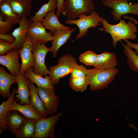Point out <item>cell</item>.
Returning a JSON list of instances; mask_svg holds the SVG:
<instances>
[{
  "label": "cell",
  "instance_id": "1",
  "mask_svg": "<svg viewBox=\"0 0 138 138\" xmlns=\"http://www.w3.org/2000/svg\"><path fill=\"white\" fill-rule=\"evenodd\" d=\"M119 20V23L112 25L104 18L101 22L102 24V27L98 28L100 31H104L110 34L114 48L118 41L128 39L134 40L137 38L136 33L137 30L136 24L130 20L127 22L123 19H120Z\"/></svg>",
  "mask_w": 138,
  "mask_h": 138
},
{
  "label": "cell",
  "instance_id": "2",
  "mask_svg": "<svg viewBox=\"0 0 138 138\" xmlns=\"http://www.w3.org/2000/svg\"><path fill=\"white\" fill-rule=\"evenodd\" d=\"M86 76L91 90L96 91L106 88L114 80L119 70L116 68L110 69H89Z\"/></svg>",
  "mask_w": 138,
  "mask_h": 138
},
{
  "label": "cell",
  "instance_id": "3",
  "mask_svg": "<svg viewBox=\"0 0 138 138\" xmlns=\"http://www.w3.org/2000/svg\"><path fill=\"white\" fill-rule=\"evenodd\" d=\"M77 63L76 58L72 55H63L58 59L57 64L49 68V75L53 85H57L60 79L71 73L73 67Z\"/></svg>",
  "mask_w": 138,
  "mask_h": 138
},
{
  "label": "cell",
  "instance_id": "4",
  "mask_svg": "<svg viewBox=\"0 0 138 138\" xmlns=\"http://www.w3.org/2000/svg\"><path fill=\"white\" fill-rule=\"evenodd\" d=\"M95 8L91 0H65L64 9L62 13L67 19H74L83 14L89 15Z\"/></svg>",
  "mask_w": 138,
  "mask_h": 138
},
{
  "label": "cell",
  "instance_id": "5",
  "mask_svg": "<svg viewBox=\"0 0 138 138\" xmlns=\"http://www.w3.org/2000/svg\"><path fill=\"white\" fill-rule=\"evenodd\" d=\"M77 20L67 19L65 22L66 24H74L79 29V32L76 36L75 40L82 38L86 36L89 28H96L100 25V22L104 19L100 16L95 11H93L89 15L83 14L79 15Z\"/></svg>",
  "mask_w": 138,
  "mask_h": 138
},
{
  "label": "cell",
  "instance_id": "6",
  "mask_svg": "<svg viewBox=\"0 0 138 138\" xmlns=\"http://www.w3.org/2000/svg\"><path fill=\"white\" fill-rule=\"evenodd\" d=\"M129 0H103V4L112 9L111 12L114 19L119 20L122 16L127 14L138 15V3H129Z\"/></svg>",
  "mask_w": 138,
  "mask_h": 138
},
{
  "label": "cell",
  "instance_id": "7",
  "mask_svg": "<svg viewBox=\"0 0 138 138\" xmlns=\"http://www.w3.org/2000/svg\"><path fill=\"white\" fill-rule=\"evenodd\" d=\"M63 114L60 112L48 118L35 120L36 132L32 138H55V125Z\"/></svg>",
  "mask_w": 138,
  "mask_h": 138
},
{
  "label": "cell",
  "instance_id": "8",
  "mask_svg": "<svg viewBox=\"0 0 138 138\" xmlns=\"http://www.w3.org/2000/svg\"><path fill=\"white\" fill-rule=\"evenodd\" d=\"M32 52L35 62L33 71L42 76L49 75V71L45 64L46 55L50 51V48L45 44L32 42Z\"/></svg>",
  "mask_w": 138,
  "mask_h": 138
},
{
  "label": "cell",
  "instance_id": "9",
  "mask_svg": "<svg viewBox=\"0 0 138 138\" xmlns=\"http://www.w3.org/2000/svg\"><path fill=\"white\" fill-rule=\"evenodd\" d=\"M39 95L49 114L52 115L57 112L60 103V97L56 95L55 87L45 88L37 87Z\"/></svg>",
  "mask_w": 138,
  "mask_h": 138
},
{
  "label": "cell",
  "instance_id": "10",
  "mask_svg": "<svg viewBox=\"0 0 138 138\" xmlns=\"http://www.w3.org/2000/svg\"><path fill=\"white\" fill-rule=\"evenodd\" d=\"M32 42L45 44L52 42L54 38L51 32H48L41 21H32L27 32Z\"/></svg>",
  "mask_w": 138,
  "mask_h": 138
},
{
  "label": "cell",
  "instance_id": "11",
  "mask_svg": "<svg viewBox=\"0 0 138 138\" xmlns=\"http://www.w3.org/2000/svg\"><path fill=\"white\" fill-rule=\"evenodd\" d=\"M20 57L19 50L14 49L5 55H0V64L7 68L10 74L16 76L21 66L19 61Z\"/></svg>",
  "mask_w": 138,
  "mask_h": 138
},
{
  "label": "cell",
  "instance_id": "12",
  "mask_svg": "<svg viewBox=\"0 0 138 138\" xmlns=\"http://www.w3.org/2000/svg\"><path fill=\"white\" fill-rule=\"evenodd\" d=\"M32 42L30 37L27 34L26 40L22 47L19 50L21 61L19 73L23 74L30 67H34L35 62L32 52Z\"/></svg>",
  "mask_w": 138,
  "mask_h": 138
},
{
  "label": "cell",
  "instance_id": "13",
  "mask_svg": "<svg viewBox=\"0 0 138 138\" xmlns=\"http://www.w3.org/2000/svg\"><path fill=\"white\" fill-rule=\"evenodd\" d=\"M15 78L18 85L16 94L17 101H19V104H30V90L29 84L30 80L23 74L19 73Z\"/></svg>",
  "mask_w": 138,
  "mask_h": 138
},
{
  "label": "cell",
  "instance_id": "14",
  "mask_svg": "<svg viewBox=\"0 0 138 138\" xmlns=\"http://www.w3.org/2000/svg\"><path fill=\"white\" fill-rule=\"evenodd\" d=\"M31 22L26 17L21 18L19 26L12 33L15 38V41L13 44V49L19 50L22 47L26 40L27 32Z\"/></svg>",
  "mask_w": 138,
  "mask_h": 138
},
{
  "label": "cell",
  "instance_id": "15",
  "mask_svg": "<svg viewBox=\"0 0 138 138\" xmlns=\"http://www.w3.org/2000/svg\"><path fill=\"white\" fill-rule=\"evenodd\" d=\"M28 119L18 110H12L8 111L5 117L8 129L12 134L15 135Z\"/></svg>",
  "mask_w": 138,
  "mask_h": 138
},
{
  "label": "cell",
  "instance_id": "16",
  "mask_svg": "<svg viewBox=\"0 0 138 138\" xmlns=\"http://www.w3.org/2000/svg\"><path fill=\"white\" fill-rule=\"evenodd\" d=\"M75 30V28L61 29L57 30L52 34L54 39L52 42V46L50 48V51L52 52L53 57H55L57 56V52L59 49L67 41L72 33Z\"/></svg>",
  "mask_w": 138,
  "mask_h": 138
},
{
  "label": "cell",
  "instance_id": "17",
  "mask_svg": "<svg viewBox=\"0 0 138 138\" xmlns=\"http://www.w3.org/2000/svg\"><path fill=\"white\" fill-rule=\"evenodd\" d=\"M29 86L30 92V105L39 115L42 118L47 117L49 114L40 97L37 88L30 80Z\"/></svg>",
  "mask_w": 138,
  "mask_h": 138
},
{
  "label": "cell",
  "instance_id": "18",
  "mask_svg": "<svg viewBox=\"0 0 138 138\" xmlns=\"http://www.w3.org/2000/svg\"><path fill=\"white\" fill-rule=\"evenodd\" d=\"M117 60L114 53L108 51L103 52L97 54L95 68L102 69H110L116 68Z\"/></svg>",
  "mask_w": 138,
  "mask_h": 138
},
{
  "label": "cell",
  "instance_id": "19",
  "mask_svg": "<svg viewBox=\"0 0 138 138\" xmlns=\"http://www.w3.org/2000/svg\"><path fill=\"white\" fill-rule=\"evenodd\" d=\"M5 0L21 18L30 16L32 9V0Z\"/></svg>",
  "mask_w": 138,
  "mask_h": 138
},
{
  "label": "cell",
  "instance_id": "20",
  "mask_svg": "<svg viewBox=\"0 0 138 138\" xmlns=\"http://www.w3.org/2000/svg\"><path fill=\"white\" fill-rule=\"evenodd\" d=\"M16 76L8 74L2 66L0 67V94L8 98L11 93L10 89L12 85L17 83Z\"/></svg>",
  "mask_w": 138,
  "mask_h": 138
},
{
  "label": "cell",
  "instance_id": "21",
  "mask_svg": "<svg viewBox=\"0 0 138 138\" xmlns=\"http://www.w3.org/2000/svg\"><path fill=\"white\" fill-rule=\"evenodd\" d=\"M33 67H29L23 74L30 81L36 84L37 87L48 89L55 87L51 82L49 75H47L44 78L42 76L33 72Z\"/></svg>",
  "mask_w": 138,
  "mask_h": 138
},
{
  "label": "cell",
  "instance_id": "22",
  "mask_svg": "<svg viewBox=\"0 0 138 138\" xmlns=\"http://www.w3.org/2000/svg\"><path fill=\"white\" fill-rule=\"evenodd\" d=\"M55 10L49 12L41 22L46 29L49 30L52 34L57 30L61 29H68L71 28L63 25L60 22Z\"/></svg>",
  "mask_w": 138,
  "mask_h": 138
},
{
  "label": "cell",
  "instance_id": "23",
  "mask_svg": "<svg viewBox=\"0 0 138 138\" xmlns=\"http://www.w3.org/2000/svg\"><path fill=\"white\" fill-rule=\"evenodd\" d=\"M17 100H14L11 103L8 110H16L21 113L29 119L38 120L43 118L39 115L30 104L21 105L18 103Z\"/></svg>",
  "mask_w": 138,
  "mask_h": 138
},
{
  "label": "cell",
  "instance_id": "24",
  "mask_svg": "<svg viewBox=\"0 0 138 138\" xmlns=\"http://www.w3.org/2000/svg\"><path fill=\"white\" fill-rule=\"evenodd\" d=\"M17 89H13L8 99L6 101L3 100L0 105V134L7 129L5 121V117L10 104L15 98Z\"/></svg>",
  "mask_w": 138,
  "mask_h": 138
},
{
  "label": "cell",
  "instance_id": "25",
  "mask_svg": "<svg viewBox=\"0 0 138 138\" xmlns=\"http://www.w3.org/2000/svg\"><path fill=\"white\" fill-rule=\"evenodd\" d=\"M36 130L35 120L28 118L16 133V137L32 138Z\"/></svg>",
  "mask_w": 138,
  "mask_h": 138
},
{
  "label": "cell",
  "instance_id": "26",
  "mask_svg": "<svg viewBox=\"0 0 138 138\" xmlns=\"http://www.w3.org/2000/svg\"><path fill=\"white\" fill-rule=\"evenodd\" d=\"M0 14L4 18L14 25L19 24L21 18L13 10L5 0H3L0 2Z\"/></svg>",
  "mask_w": 138,
  "mask_h": 138
},
{
  "label": "cell",
  "instance_id": "27",
  "mask_svg": "<svg viewBox=\"0 0 138 138\" xmlns=\"http://www.w3.org/2000/svg\"><path fill=\"white\" fill-rule=\"evenodd\" d=\"M57 6V0H49L47 3L42 5L39 10L35 13L34 16L30 17L29 20L32 22H41L49 12L55 10Z\"/></svg>",
  "mask_w": 138,
  "mask_h": 138
},
{
  "label": "cell",
  "instance_id": "28",
  "mask_svg": "<svg viewBox=\"0 0 138 138\" xmlns=\"http://www.w3.org/2000/svg\"><path fill=\"white\" fill-rule=\"evenodd\" d=\"M124 48V53L127 58V62L130 69L138 73V56L132 49L121 43Z\"/></svg>",
  "mask_w": 138,
  "mask_h": 138
},
{
  "label": "cell",
  "instance_id": "29",
  "mask_svg": "<svg viewBox=\"0 0 138 138\" xmlns=\"http://www.w3.org/2000/svg\"><path fill=\"white\" fill-rule=\"evenodd\" d=\"M69 84L71 88L77 92H83L88 85L86 76L80 78L70 77Z\"/></svg>",
  "mask_w": 138,
  "mask_h": 138
},
{
  "label": "cell",
  "instance_id": "30",
  "mask_svg": "<svg viewBox=\"0 0 138 138\" xmlns=\"http://www.w3.org/2000/svg\"><path fill=\"white\" fill-rule=\"evenodd\" d=\"M97 54L92 51H87L79 55V59L87 66H94L96 61Z\"/></svg>",
  "mask_w": 138,
  "mask_h": 138
},
{
  "label": "cell",
  "instance_id": "31",
  "mask_svg": "<svg viewBox=\"0 0 138 138\" xmlns=\"http://www.w3.org/2000/svg\"><path fill=\"white\" fill-rule=\"evenodd\" d=\"M89 69L82 65H79L77 63L74 66L71 73V78H80L85 77L89 72Z\"/></svg>",
  "mask_w": 138,
  "mask_h": 138
},
{
  "label": "cell",
  "instance_id": "32",
  "mask_svg": "<svg viewBox=\"0 0 138 138\" xmlns=\"http://www.w3.org/2000/svg\"><path fill=\"white\" fill-rule=\"evenodd\" d=\"M13 24L0 14V34H7L12 29Z\"/></svg>",
  "mask_w": 138,
  "mask_h": 138
},
{
  "label": "cell",
  "instance_id": "33",
  "mask_svg": "<svg viewBox=\"0 0 138 138\" xmlns=\"http://www.w3.org/2000/svg\"><path fill=\"white\" fill-rule=\"evenodd\" d=\"M13 44L5 40L0 39V55H5L14 49Z\"/></svg>",
  "mask_w": 138,
  "mask_h": 138
},
{
  "label": "cell",
  "instance_id": "34",
  "mask_svg": "<svg viewBox=\"0 0 138 138\" xmlns=\"http://www.w3.org/2000/svg\"><path fill=\"white\" fill-rule=\"evenodd\" d=\"M65 0H57V6L56 14L58 18L60 15L65 8Z\"/></svg>",
  "mask_w": 138,
  "mask_h": 138
},
{
  "label": "cell",
  "instance_id": "35",
  "mask_svg": "<svg viewBox=\"0 0 138 138\" xmlns=\"http://www.w3.org/2000/svg\"><path fill=\"white\" fill-rule=\"evenodd\" d=\"M0 39L5 40L13 44L15 41V37L12 34H0Z\"/></svg>",
  "mask_w": 138,
  "mask_h": 138
},
{
  "label": "cell",
  "instance_id": "36",
  "mask_svg": "<svg viewBox=\"0 0 138 138\" xmlns=\"http://www.w3.org/2000/svg\"><path fill=\"white\" fill-rule=\"evenodd\" d=\"M124 42L126 44V45L133 49L135 50L134 52L136 53H138V43L135 44L131 42L128 40H124Z\"/></svg>",
  "mask_w": 138,
  "mask_h": 138
},
{
  "label": "cell",
  "instance_id": "37",
  "mask_svg": "<svg viewBox=\"0 0 138 138\" xmlns=\"http://www.w3.org/2000/svg\"><path fill=\"white\" fill-rule=\"evenodd\" d=\"M123 16L124 18L128 19L133 21L134 23H135L136 25V24L138 25V20L135 19L133 17H129L127 15H124Z\"/></svg>",
  "mask_w": 138,
  "mask_h": 138
},
{
  "label": "cell",
  "instance_id": "38",
  "mask_svg": "<svg viewBox=\"0 0 138 138\" xmlns=\"http://www.w3.org/2000/svg\"><path fill=\"white\" fill-rule=\"evenodd\" d=\"M129 126L130 127L133 128L135 130H137L138 131V130L137 129V128H136L135 125L129 123Z\"/></svg>",
  "mask_w": 138,
  "mask_h": 138
},
{
  "label": "cell",
  "instance_id": "39",
  "mask_svg": "<svg viewBox=\"0 0 138 138\" xmlns=\"http://www.w3.org/2000/svg\"><path fill=\"white\" fill-rule=\"evenodd\" d=\"M3 0H0V2H1Z\"/></svg>",
  "mask_w": 138,
  "mask_h": 138
},
{
  "label": "cell",
  "instance_id": "40",
  "mask_svg": "<svg viewBox=\"0 0 138 138\" xmlns=\"http://www.w3.org/2000/svg\"></svg>",
  "mask_w": 138,
  "mask_h": 138
},
{
  "label": "cell",
  "instance_id": "41",
  "mask_svg": "<svg viewBox=\"0 0 138 138\" xmlns=\"http://www.w3.org/2000/svg\"><path fill=\"white\" fill-rule=\"evenodd\" d=\"M137 129L138 130V129Z\"/></svg>",
  "mask_w": 138,
  "mask_h": 138
}]
</instances>
